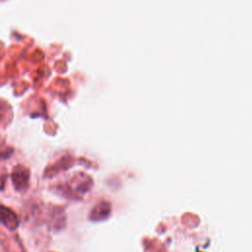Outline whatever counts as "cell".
<instances>
[{
    "label": "cell",
    "instance_id": "obj_1",
    "mask_svg": "<svg viewBox=\"0 0 252 252\" xmlns=\"http://www.w3.org/2000/svg\"><path fill=\"white\" fill-rule=\"evenodd\" d=\"M0 222L11 230L17 228L19 223L17 216L10 209L3 206H0Z\"/></svg>",
    "mask_w": 252,
    "mask_h": 252
},
{
    "label": "cell",
    "instance_id": "obj_2",
    "mask_svg": "<svg viewBox=\"0 0 252 252\" xmlns=\"http://www.w3.org/2000/svg\"><path fill=\"white\" fill-rule=\"evenodd\" d=\"M12 180L18 189H22L24 186H27L29 181L28 169L22 166L16 167L12 173Z\"/></svg>",
    "mask_w": 252,
    "mask_h": 252
}]
</instances>
